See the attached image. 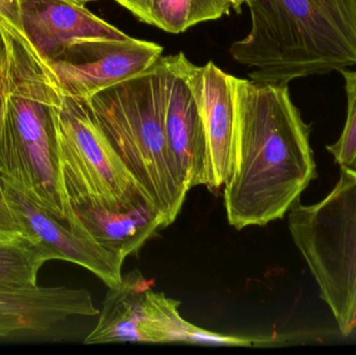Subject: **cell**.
<instances>
[{"label":"cell","instance_id":"18","mask_svg":"<svg viewBox=\"0 0 356 355\" xmlns=\"http://www.w3.org/2000/svg\"><path fill=\"white\" fill-rule=\"evenodd\" d=\"M4 110L3 91L0 93V124ZM31 244L24 229L8 206L0 177V245L20 246Z\"/></svg>","mask_w":356,"mask_h":355},{"label":"cell","instance_id":"5","mask_svg":"<svg viewBox=\"0 0 356 355\" xmlns=\"http://www.w3.org/2000/svg\"><path fill=\"white\" fill-rule=\"evenodd\" d=\"M289 229L343 336L356 329V167L324 199L289 210Z\"/></svg>","mask_w":356,"mask_h":355},{"label":"cell","instance_id":"15","mask_svg":"<svg viewBox=\"0 0 356 355\" xmlns=\"http://www.w3.org/2000/svg\"><path fill=\"white\" fill-rule=\"evenodd\" d=\"M142 22L170 33L230 14L229 0H115Z\"/></svg>","mask_w":356,"mask_h":355},{"label":"cell","instance_id":"14","mask_svg":"<svg viewBox=\"0 0 356 355\" xmlns=\"http://www.w3.org/2000/svg\"><path fill=\"white\" fill-rule=\"evenodd\" d=\"M69 202L74 214L71 231L93 240L123 260L139 251L158 231L168 227L156 208L118 213L89 198H72Z\"/></svg>","mask_w":356,"mask_h":355},{"label":"cell","instance_id":"9","mask_svg":"<svg viewBox=\"0 0 356 355\" xmlns=\"http://www.w3.org/2000/svg\"><path fill=\"white\" fill-rule=\"evenodd\" d=\"M0 177L8 206L24 229L27 239L44 250L50 261H67L83 267L108 288L115 287L122 281L123 258L115 256L93 240L73 233L14 183Z\"/></svg>","mask_w":356,"mask_h":355},{"label":"cell","instance_id":"19","mask_svg":"<svg viewBox=\"0 0 356 355\" xmlns=\"http://www.w3.org/2000/svg\"><path fill=\"white\" fill-rule=\"evenodd\" d=\"M0 25L8 33L25 38L21 25L20 0H0Z\"/></svg>","mask_w":356,"mask_h":355},{"label":"cell","instance_id":"2","mask_svg":"<svg viewBox=\"0 0 356 355\" xmlns=\"http://www.w3.org/2000/svg\"><path fill=\"white\" fill-rule=\"evenodd\" d=\"M251 28L229 53L249 79L289 85L356 64V0H252Z\"/></svg>","mask_w":356,"mask_h":355},{"label":"cell","instance_id":"6","mask_svg":"<svg viewBox=\"0 0 356 355\" xmlns=\"http://www.w3.org/2000/svg\"><path fill=\"white\" fill-rule=\"evenodd\" d=\"M54 154L68 200L89 198L118 213L156 208L98 126L85 99L63 94Z\"/></svg>","mask_w":356,"mask_h":355},{"label":"cell","instance_id":"10","mask_svg":"<svg viewBox=\"0 0 356 355\" xmlns=\"http://www.w3.org/2000/svg\"><path fill=\"white\" fill-rule=\"evenodd\" d=\"M182 70L198 104L207 143V181L211 191L229 175L236 124V79L213 62L196 66L180 52Z\"/></svg>","mask_w":356,"mask_h":355},{"label":"cell","instance_id":"12","mask_svg":"<svg viewBox=\"0 0 356 355\" xmlns=\"http://www.w3.org/2000/svg\"><path fill=\"white\" fill-rule=\"evenodd\" d=\"M99 313L86 289L0 283V338L41 335L68 319Z\"/></svg>","mask_w":356,"mask_h":355},{"label":"cell","instance_id":"4","mask_svg":"<svg viewBox=\"0 0 356 355\" xmlns=\"http://www.w3.org/2000/svg\"><path fill=\"white\" fill-rule=\"evenodd\" d=\"M121 160L172 224L190 190L171 156L164 124L163 56L145 72L85 99Z\"/></svg>","mask_w":356,"mask_h":355},{"label":"cell","instance_id":"1","mask_svg":"<svg viewBox=\"0 0 356 355\" xmlns=\"http://www.w3.org/2000/svg\"><path fill=\"white\" fill-rule=\"evenodd\" d=\"M311 125L289 85L236 79V124L224 206L242 231L284 218L317 177Z\"/></svg>","mask_w":356,"mask_h":355},{"label":"cell","instance_id":"21","mask_svg":"<svg viewBox=\"0 0 356 355\" xmlns=\"http://www.w3.org/2000/svg\"><path fill=\"white\" fill-rule=\"evenodd\" d=\"M229 1L230 3H232V8H234V10H238V12H240L243 4H247V6H249L252 0H229Z\"/></svg>","mask_w":356,"mask_h":355},{"label":"cell","instance_id":"22","mask_svg":"<svg viewBox=\"0 0 356 355\" xmlns=\"http://www.w3.org/2000/svg\"><path fill=\"white\" fill-rule=\"evenodd\" d=\"M71 1L75 2V3L83 4V6H85L88 2L96 1V0H71Z\"/></svg>","mask_w":356,"mask_h":355},{"label":"cell","instance_id":"17","mask_svg":"<svg viewBox=\"0 0 356 355\" xmlns=\"http://www.w3.org/2000/svg\"><path fill=\"white\" fill-rule=\"evenodd\" d=\"M347 95V116L344 129L336 143L327 145V151L340 167H356V71L341 69Z\"/></svg>","mask_w":356,"mask_h":355},{"label":"cell","instance_id":"8","mask_svg":"<svg viewBox=\"0 0 356 355\" xmlns=\"http://www.w3.org/2000/svg\"><path fill=\"white\" fill-rule=\"evenodd\" d=\"M162 54V46L135 38H90L71 44L49 65L64 95L88 99L145 72Z\"/></svg>","mask_w":356,"mask_h":355},{"label":"cell","instance_id":"11","mask_svg":"<svg viewBox=\"0 0 356 355\" xmlns=\"http://www.w3.org/2000/svg\"><path fill=\"white\" fill-rule=\"evenodd\" d=\"M164 124L171 156L188 190L207 185V143L202 118L180 53L163 56Z\"/></svg>","mask_w":356,"mask_h":355},{"label":"cell","instance_id":"13","mask_svg":"<svg viewBox=\"0 0 356 355\" xmlns=\"http://www.w3.org/2000/svg\"><path fill=\"white\" fill-rule=\"evenodd\" d=\"M20 17L25 39L48 64L79 40L129 37L71 0H20Z\"/></svg>","mask_w":356,"mask_h":355},{"label":"cell","instance_id":"7","mask_svg":"<svg viewBox=\"0 0 356 355\" xmlns=\"http://www.w3.org/2000/svg\"><path fill=\"white\" fill-rule=\"evenodd\" d=\"M139 269L108 288L97 325L83 344L186 343L192 323L182 318L180 302L152 290Z\"/></svg>","mask_w":356,"mask_h":355},{"label":"cell","instance_id":"16","mask_svg":"<svg viewBox=\"0 0 356 355\" xmlns=\"http://www.w3.org/2000/svg\"><path fill=\"white\" fill-rule=\"evenodd\" d=\"M47 261V254L33 244L0 245V283L37 285L38 273Z\"/></svg>","mask_w":356,"mask_h":355},{"label":"cell","instance_id":"3","mask_svg":"<svg viewBox=\"0 0 356 355\" xmlns=\"http://www.w3.org/2000/svg\"><path fill=\"white\" fill-rule=\"evenodd\" d=\"M6 38L10 54L0 124V176L69 226L74 214L54 154L63 93L50 65L26 39L8 31Z\"/></svg>","mask_w":356,"mask_h":355},{"label":"cell","instance_id":"20","mask_svg":"<svg viewBox=\"0 0 356 355\" xmlns=\"http://www.w3.org/2000/svg\"><path fill=\"white\" fill-rule=\"evenodd\" d=\"M8 42L6 31L0 25V93L3 91L4 81L8 66Z\"/></svg>","mask_w":356,"mask_h":355}]
</instances>
